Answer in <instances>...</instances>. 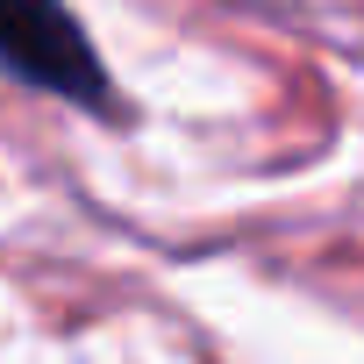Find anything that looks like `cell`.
Returning a JSON list of instances; mask_svg holds the SVG:
<instances>
[{"label":"cell","instance_id":"6da1fadb","mask_svg":"<svg viewBox=\"0 0 364 364\" xmlns=\"http://www.w3.org/2000/svg\"><path fill=\"white\" fill-rule=\"evenodd\" d=\"M0 72L50 93V100H72L93 122L129 114L100 50H93V36L79 29V15L65 0H0Z\"/></svg>","mask_w":364,"mask_h":364}]
</instances>
